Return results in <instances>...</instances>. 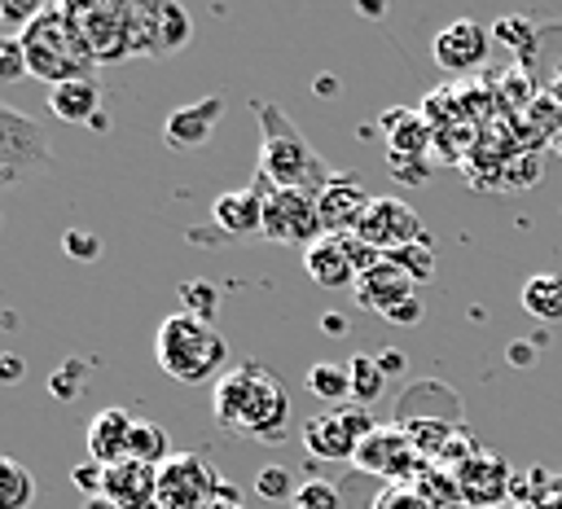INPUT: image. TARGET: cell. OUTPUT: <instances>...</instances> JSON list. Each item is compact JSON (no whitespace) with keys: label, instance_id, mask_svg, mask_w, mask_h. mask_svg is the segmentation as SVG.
<instances>
[{"label":"cell","instance_id":"obj_1","mask_svg":"<svg viewBox=\"0 0 562 509\" xmlns=\"http://www.w3.org/2000/svg\"><path fill=\"white\" fill-rule=\"evenodd\" d=\"M211 412L215 426L237 434V439H255V443H281L290 430V395L281 386V377L268 364H233L215 391H211Z\"/></svg>","mask_w":562,"mask_h":509},{"label":"cell","instance_id":"obj_2","mask_svg":"<svg viewBox=\"0 0 562 509\" xmlns=\"http://www.w3.org/2000/svg\"><path fill=\"white\" fill-rule=\"evenodd\" d=\"M255 118H259V180L272 189H299V193H321L334 171L329 162L312 149V140L290 123V114H281V105L255 101Z\"/></svg>","mask_w":562,"mask_h":509},{"label":"cell","instance_id":"obj_3","mask_svg":"<svg viewBox=\"0 0 562 509\" xmlns=\"http://www.w3.org/2000/svg\"><path fill=\"white\" fill-rule=\"evenodd\" d=\"M26 48V66L35 79H44L48 88L70 83V79H97V57L88 53L79 26L70 22L66 4H44V13L18 35Z\"/></svg>","mask_w":562,"mask_h":509},{"label":"cell","instance_id":"obj_4","mask_svg":"<svg viewBox=\"0 0 562 509\" xmlns=\"http://www.w3.org/2000/svg\"><path fill=\"white\" fill-rule=\"evenodd\" d=\"M154 355H158V369L171 382H206L224 364L228 347H224V333L211 320L180 307V312L162 316V325L154 333Z\"/></svg>","mask_w":562,"mask_h":509},{"label":"cell","instance_id":"obj_5","mask_svg":"<svg viewBox=\"0 0 562 509\" xmlns=\"http://www.w3.org/2000/svg\"><path fill=\"white\" fill-rule=\"evenodd\" d=\"M263 189V241L272 246H316L325 237L321 228V211H316V193H299V189H272L263 180H255Z\"/></svg>","mask_w":562,"mask_h":509},{"label":"cell","instance_id":"obj_6","mask_svg":"<svg viewBox=\"0 0 562 509\" xmlns=\"http://www.w3.org/2000/svg\"><path fill=\"white\" fill-rule=\"evenodd\" d=\"M373 430L378 426L364 404H338L303 421V448L312 461H356V448Z\"/></svg>","mask_w":562,"mask_h":509},{"label":"cell","instance_id":"obj_7","mask_svg":"<svg viewBox=\"0 0 562 509\" xmlns=\"http://www.w3.org/2000/svg\"><path fill=\"white\" fill-rule=\"evenodd\" d=\"M224 491V478L215 465H206L198 452H176L158 465V500L154 509H211Z\"/></svg>","mask_w":562,"mask_h":509},{"label":"cell","instance_id":"obj_8","mask_svg":"<svg viewBox=\"0 0 562 509\" xmlns=\"http://www.w3.org/2000/svg\"><path fill=\"white\" fill-rule=\"evenodd\" d=\"M132 13V57H171L189 44L193 35V18L189 9L171 4V0H127Z\"/></svg>","mask_w":562,"mask_h":509},{"label":"cell","instance_id":"obj_9","mask_svg":"<svg viewBox=\"0 0 562 509\" xmlns=\"http://www.w3.org/2000/svg\"><path fill=\"white\" fill-rule=\"evenodd\" d=\"M70 22L79 26L88 53L97 57V66H114L123 57H132V13L127 0H97V4H66Z\"/></svg>","mask_w":562,"mask_h":509},{"label":"cell","instance_id":"obj_10","mask_svg":"<svg viewBox=\"0 0 562 509\" xmlns=\"http://www.w3.org/2000/svg\"><path fill=\"white\" fill-rule=\"evenodd\" d=\"M48 167H53V149H48L44 132L35 127V118H26L9 101H0V180L18 184Z\"/></svg>","mask_w":562,"mask_h":509},{"label":"cell","instance_id":"obj_11","mask_svg":"<svg viewBox=\"0 0 562 509\" xmlns=\"http://www.w3.org/2000/svg\"><path fill=\"white\" fill-rule=\"evenodd\" d=\"M356 470H364V474H378V478H386V483H417L426 470H430V461L413 448V439L400 430V426H378L360 448H356V461H351Z\"/></svg>","mask_w":562,"mask_h":509},{"label":"cell","instance_id":"obj_12","mask_svg":"<svg viewBox=\"0 0 562 509\" xmlns=\"http://www.w3.org/2000/svg\"><path fill=\"white\" fill-rule=\"evenodd\" d=\"M356 237L369 241V246L382 250V255H395V250H404V246L430 241L426 228H422V219H417V211H413L408 202H400V197H373V206L364 211Z\"/></svg>","mask_w":562,"mask_h":509},{"label":"cell","instance_id":"obj_13","mask_svg":"<svg viewBox=\"0 0 562 509\" xmlns=\"http://www.w3.org/2000/svg\"><path fill=\"white\" fill-rule=\"evenodd\" d=\"M369 206H373V197H369V189H364V180L356 171H334V180L316 193V211H321L325 237H351Z\"/></svg>","mask_w":562,"mask_h":509},{"label":"cell","instance_id":"obj_14","mask_svg":"<svg viewBox=\"0 0 562 509\" xmlns=\"http://www.w3.org/2000/svg\"><path fill=\"white\" fill-rule=\"evenodd\" d=\"M487 48H492V31L479 26L474 18L448 22V26L435 35V44H430L439 70H448V75H470V70H479V66L487 61Z\"/></svg>","mask_w":562,"mask_h":509},{"label":"cell","instance_id":"obj_15","mask_svg":"<svg viewBox=\"0 0 562 509\" xmlns=\"http://www.w3.org/2000/svg\"><path fill=\"white\" fill-rule=\"evenodd\" d=\"M457 487L465 509H501V500H509L514 491V474L496 452H479L470 465L457 470Z\"/></svg>","mask_w":562,"mask_h":509},{"label":"cell","instance_id":"obj_16","mask_svg":"<svg viewBox=\"0 0 562 509\" xmlns=\"http://www.w3.org/2000/svg\"><path fill=\"white\" fill-rule=\"evenodd\" d=\"M101 496H105L114 509H154V500H158V465H145V461L105 465V487H101Z\"/></svg>","mask_w":562,"mask_h":509},{"label":"cell","instance_id":"obj_17","mask_svg":"<svg viewBox=\"0 0 562 509\" xmlns=\"http://www.w3.org/2000/svg\"><path fill=\"white\" fill-rule=\"evenodd\" d=\"M220 118H224V97H202L193 105H180L162 123V145L167 149H198L211 140Z\"/></svg>","mask_w":562,"mask_h":509},{"label":"cell","instance_id":"obj_18","mask_svg":"<svg viewBox=\"0 0 562 509\" xmlns=\"http://www.w3.org/2000/svg\"><path fill=\"white\" fill-rule=\"evenodd\" d=\"M417 294V281L395 263V259H382L378 268H369L360 281H356V298L360 307L378 312V316H391L400 303H408Z\"/></svg>","mask_w":562,"mask_h":509},{"label":"cell","instance_id":"obj_19","mask_svg":"<svg viewBox=\"0 0 562 509\" xmlns=\"http://www.w3.org/2000/svg\"><path fill=\"white\" fill-rule=\"evenodd\" d=\"M211 219L224 237H250V233H263V189L250 184V189H228L211 202Z\"/></svg>","mask_w":562,"mask_h":509},{"label":"cell","instance_id":"obj_20","mask_svg":"<svg viewBox=\"0 0 562 509\" xmlns=\"http://www.w3.org/2000/svg\"><path fill=\"white\" fill-rule=\"evenodd\" d=\"M132 412L123 408H101L92 421H88V461L97 465H119L127 461L132 452Z\"/></svg>","mask_w":562,"mask_h":509},{"label":"cell","instance_id":"obj_21","mask_svg":"<svg viewBox=\"0 0 562 509\" xmlns=\"http://www.w3.org/2000/svg\"><path fill=\"white\" fill-rule=\"evenodd\" d=\"M303 268H307V276H312L316 285H325V290H342V285H356V281H360V272H356V263H351L342 237H321L316 246H307V250H303Z\"/></svg>","mask_w":562,"mask_h":509},{"label":"cell","instance_id":"obj_22","mask_svg":"<svg viewBox=\"0 0 562 509\" xmlns=\"http://www.w3.org/2000/svg\"><path fill=\"white\" fill-rule=\"evenodd\" d=\"M48 110L61 123H92L101 114V83L97 79H70L48 88Z\"/></svg>","mask_w":562,"mask_h":509},{"label":"cell","instance_id":"obj_23","mask_svg":"<svg viewBox=\"0 0 562 509\" xmlns=\"http://www.w3.org/2000/svg\"><path fill=\"white\" fill-rule=\"evenodd\" d=\"M382 132L391 140V158H422V149L430 145V127L422 110H391L382 114Z\"/></svg>","mask_w":562,"mask_h":509},{"label":"cell","instance_id":"obj_24","mask_svg":"<svg viewBox=\"0 0 562 509\" xmlns=\"http://www.w3.org/2000/svg\"><path fill=\"white\" fill-rule=\"evenodd\" d=\"M518 298H522V312H527V316H536V320H544V325L562 320V276H558V272H536V276H527Z\"/></svg>","mask_w":562,"mask_h":509},{"label":"cell","instance_id":"obj_25","mask_svg":"<svg viewBox=\"0 0 562 509\" xmlns=\"http://www.w3.org/2000/svg\"><path fill=\"white\" fill-rule=\"evenodd\" d=\"M307 391H312L316 399H325L329 408H338V404L351 395V369L338 364V360H316V364L307 369Z\"/></svg>","mask_w":562,"mask_h":509},{"label":"cell","instance_id":"obj_26","mask_svg":"<svg viewBox=\"0 0 562 509\" xmlns=\"http://www.w3.org/2000/svg\"><path fill=\"white\" fill-rule=\"evenodd\" d=\"M171 456H176V452H171V443H167V430H162L158 421L136 417V421H132V452H127V461L162 465V461H171Z\"/></svg>","mask_w":562,"mask_h":509},{"label":"cell","instance_id":"obj_27","mask_svg":"<svg viewBox=\"0 0 562 509\" xmlns=\"http://www.w3.org/2000/svg\"><path fill=\"white\" fill-rule=\"evenodd\" d=\"M31 500H35V474L22 461L4 456L0 461V509H26Z\"/></svg>","mask_w":562,"mask_h":509},{"label":"cell","instance_id":"obj_28","mask_svg":"<svg viewBox=\"0 0 562 509\" xmlns=\"http://www.w3.org/2000/svg\"><path fill=\"white\" fill-rule=\"evenodd\" d=\"M347 369H351V399L369 408L386 391V369L378 364V355H351Z\"/></svg>","mask_w":562,"mask_h":509},{"label":"cell","instance_id":"obj_29","mask_svg":"<svg viewBox=\"0 0 562 509\" xmlns=\"http://www.w3.org/2000/svg\"><path fill=\"white\" fill-rule=\"evenodd\" d=\"M536 35H540V26L531 18H522V13H505V18L492 22V39L505 44V48H514L518 57H527L536 48Z\"/></svg>","mask_w":562,"mask_h":509},{"label":"cell","instance_id":"obj_30","mask_svg":"<svg viewBox=\"0 0 562 509\" xmlns=\"http://www.w3.org/2000/svg\"><path fill=\"white\" fill-rule=\"evenodd\" d=\"M369 509H443L439 500H430L426 491H417V487H408V483H386L378 496H373V505Z\"/></svg>","mask_w":562,"mask_h":509},{"label":"cell","instance_id":"obj_31","mask_svg":"<svg viewBox=\"0 0 562 509\" xmlns=\"http://www.w3.org/2000/svg\"><path fill=\"white\" fill-rule=\"evenodd\" d=\"M290 509H342V496L329 478H307V483H299Z\"/></svg>","mask_w":562,"mask_h":509},{"label":"cell","instance_id":"obj_32","mask_svg":"<svg viewBox=\"0 0 562 509\" xmlns=\"http://www.w3.org/2000/svg\"><path fill=\"white\" fill-rule=\"evenodd\" d=\"M527 505H536V509H562V474L531 470L527 474Z\"/></svg>","mask_w":562,"mask_h":509},{"label":"cell","instance_id":"obj_33","mask_svg":"<svg viewBox=\"0 0 562 509\" xmlns=\"http://www.w3.org/2000/svg\"><path fill=\"white\" fill-rule=\"evenodd\" d=\"M255 491H259L263 500H294L299 483H294V474H290L285 465H263V470L255 474Z\"/></svg>","mask_w":562,"mask_h":509},{"label":"cell","instance_id":"obj_34","mask_svg":"<svg viewBox=\"0 0 562 509\" xmlns=\"http://www.w3.org/2000/svg\"><path fill=\"white\" fill-rule=\"evenodd\" d=\"M386 259H395L413 281H430V276H435V250H430V241L404 246V250H395V255H386Z\"/></svg>","mask_w":562,"mask_h":509},{"label":"cell","instance_id":"obj_35","mask_svg":"<svg viewBox=\"0 0 562 509\" xmlns=\"http://www.w3.org/2000/svg\"><path fill=\"white\" fill-rule=\"evenodd\" d=\"M22 75H31L22 39H18V35H0V83H13V79H22Z\"/></svg>","mask_w":562,"mask_h":509},{"label":"cell","instance_id":"obj_36","mask_svg":"<svg viewBox=\"0 0 562 509\" xmlns=\"http://www.w3.org/2000/svg\"><path fill=\"white\" fill-rule=\"evenodd\" d=\"M184 312H193V316H202V320H211L215 316V303H220V294H215V285L211 281H184Z\"/></svg>","mask_w":562,"mask_h":509},{"label":"cell","instance_id":"obj_37","mask_svg":"<svg viewBox=\"0 0 562 509\" xmlns=\"http://www.w3.org/2000/svg\"><path fill=\"white\" fill-rule=\"evenodd\" d=\"M79 377H83V364L75 360V364H61V369H53V377H48V391H53V399H75L83 386H79Z\"/></svg>","mask_w":562,"mask_h":509},{"label":"cell","instance_id":"obj_38","mask_svg":"<svg viewBox=\"0 0 562 509\" xmlns=\"http://www.w3.org/2000/svg\"><path fill=\"white\" fill-rule=\"evenodd\" d=\"M40 13H44V4H35V0H0V18H4L9 26H18V35H22Z\"/></svg>","mask_w":562,"mask_h":509},{"label":"cell","instance_id":"obj_39","mask_svg":"<svg viewBox=\"0 0 562 509\" xmlns=\"http://www.w3.org/2000/svg\"><path fill=\"white\" fill-rule=\"evenodd\" d=\"M61 250H66L70 259H97L101 241H97L92 233H83V228H66V233H61Z\"/></svg>","mask_w":562,"mask_h":509},{"label":"cell","instance_id":"obj_40","mask_svg":"<svg viewBox=\"0 0 562 509\" xmlns=\"http://www.w3.org/2000/svg\"><path fill=\"white\" fill-rule=\"evenodd\" d=\"M70 483H75L83 496H101V487H105V465L83 461V465H75V470H70Z\"/></svg>","mask_w":562,"mask_h":509},{"label":"cell","instance_id":"obj_41","mask_svg":"<svg viewBox=\"0 0 562 509\" xmlns=\"http://www.w3.org/2000/svg\"><path fill=\"white\" fill-rule=\"evenodd\" d=\"M386 320H391V325H417V320H422V294H413L408 303H400Z\"/></svg>","mask_w":562,"mask_h":509},{"label":"cell","instance_id":"obj_42","mask_svg":"<svg viewBox=\"0 0 562 509\" xmlns=\"http://www.w3.org/2000/svg\"><path fill=\"white\" fill-rule=\"evenodd\" d=\"M211 509H246V505H241V491H237L233 483H224V491H220V500H215Z\"/></svg>","mask_w":562,"mask_h":509},{"label":"cell","instance_id":"obj_43","mask_svg":"<svg viewBox=\"0 0 562 509\" xmlns=\"http://www.w3.org/2000/svg\"><path fill=\"white\" fill-rule=\"evenodd\" d=\"M509 360L514 364H531L536 360V347L531 342H509Z\"/></svg>","mask_w":562,"mask_h":509},{"label":"cell","instance_id":"obj_44","mask_svg":"<svg viewBox=\"0 0 562 509\" xmlns=\"http://www.w3.org/2000/svg\"><path fill=\"white\" fill-rule=\"evenodd\" d=\"M4 377H22V360L18 355H4Z\"/></svg>","mask_w":562,"mask_h":509},{"label":"cell","instance_id":"obj_45","mask_svg":"<svg viewBox=\"0 0 562 509\" xmlns=\"http://www.w3.org/2000/svg\"><path fill=\"white\" fill-rule=\"evenodd\" d=\"M325 329H329V333H342V320H338V312H325Z\"/></svg>","mask_w":562,"mask_h":509},{"label":"cell","instance_id":"obj_46","mask_svg":"<svg viewBox=\"0 0 562 509\" xmlns=\"http://www.w3.org/2000/svg\"><path fill=\"white\" fill-rule=\"evenodd\" d=\"M83 509H114V505H110L105 496H88V500H83Z\"/></svg>","mask_w":562,"mask_h":509},{"label":"cell","instance_id":"obj_47","mask_svg":"<svg viewBox=\"0 0 562 509\" xmlns=\"http://www.w3.org/2000/svg\"><path fill=\"white\" fill-rule=\"evenodd\" d=\"M553 149H558V154H562V127H558V132H553Z\"/></svg>","mask_w":562,"mask_h":509}]
</instances>
